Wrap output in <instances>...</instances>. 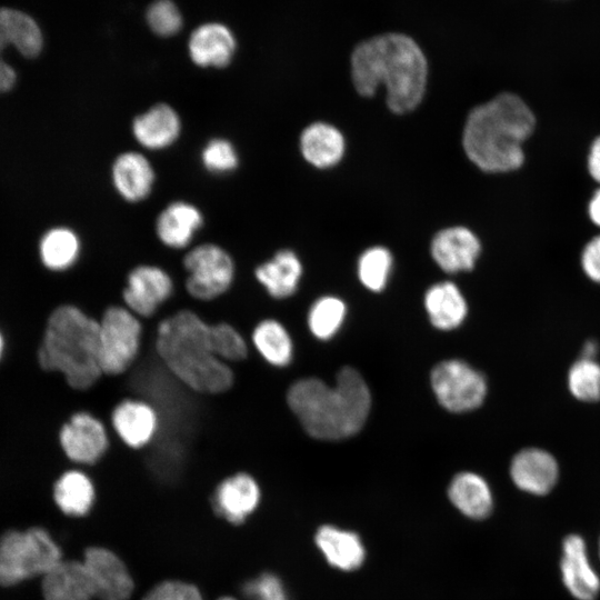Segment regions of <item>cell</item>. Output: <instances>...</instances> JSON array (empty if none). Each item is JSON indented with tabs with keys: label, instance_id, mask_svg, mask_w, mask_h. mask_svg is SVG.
Returning a JSON list of instances; mask_svg holds the SVG:
<instances>
[{
	"label": "cell",
	"instance_id": "6da1fadb",
	"mask_svg": "<svg viewBox=\"0 0 600 600\" xmlns=\"http://www.w3.org/2000/svg\"><path fill=\"white\" fill-rule=\"evenodd\" d=\"M351 79L357 92L372 97L387 89V104L394 113L412 111L422 100L428 62L419 44L400 32H386L358 43L351 53Z\"/></svg>",
	"mask_w": 600,
	"mask_h": 600
},
{
	"label": "cell",
	"instance_id": "7a4b0ae2",
	"mask_svg": "<svg viewBox=\"0 0 600 600\" xmlns=\"http://www.w3.org/2000/svg\"><path fill=\"white\" fill-rule=\"evenodd\" d=\"M286 403L310 437L338 440L361 429L371 396L361 374L344 367L338 372L334 387L317 378L293 381L286 390Z\"/></svg>",
	"mask_w": 600,
	"mask_h": 600
},
{
	"label": "cell",
	"instance_id": "3957f363",
	"mask_svg": "<svg viewBox=\"0 0 600 600\" xmlns=\"http://www.w3.org/2000/svg\"><path fill=\"white\" fill-rule=\"evenodd\" d=\"M154 350L162 364L190 390L217 394L229 390L233 370L220 360L210 343V324L188 308L158 318Z\"/></svg>",
	"mask_w": 600,
	"mask_h": 600
},
{
	"label": "cell",
	"instance_id": "277c9868",
	"mask_svg": "<svg viewBox=\"0 0 600 600\" xmlns=\"http://www.w3.org/2000/svg\"><path fill=\"white\" fill-rule=\"evenodd\" d=\"M536 127V117L517 94L500 93L469 113L462 147L471 162L486 172H508L524 162L523 142Z\"/></svg>",
	"mask_w": 600,
	"mask_h": 600
},
{
	"label": "cell",
	"instance_id": "5b68a950",
	"mask_svg": "<svg viewBox=\"0 0 600 600\" xmlns=\"http://www.w3.org/2000/svg\"><path fill=\"white\" fill-rule=\"evenodd\" d=\"M37 362L44 372L61 376L72 390H89L103 376L99 320L72 303L52 308L44 321Z\"/></svg>",
	"mask_w": 600,
	"mask_h": 600
},
{
	"label": "cell",
	"instance_id": "8992f818",
	"mask_svg": "<svg viewBox=\"0 0 600 600\" xmlns=\"http://www.w3.org/2000/svg\"><path fill=\"white\" fill-rule=\"evenodd\" d=\"M63 559V550L48 528L4 529L0 533V588L40 580Z\"/></svg>",
	"mask_w": 600,
	"mask_h": 600
},
{
	"label": "cell",
	"instance_id": "52a82bcc",
	"mask_svg": "<svg viewBox=\"0 0 600 600\" xmlns=\"http://www.w3.org/2000/svg\"><path fill=\"white\" fill-rule=\"evenodd\" d=\"M182 288L198 302L223 297L234 284L238 262L224 247L203 242L191 246L181 258Z\"/></svg>",
	"mask_w": 600,
	"mask_h": 600
},
{
	"label": "cell",
	"instance_id": "ba28073f",
	"mask_svg": "<svg viewBox=\"0 0 600 600\" xmlns=\"http://www.w3.org/2000/svg\"><path fill=\"white\" fill-rule=\"evenodd\" d=\"M142 320L123 304L108 307L99 319V362L104 376L127 373L140 356Z\"/></svg>",
	"mask_w": 600,
	"mask_h": 600
},
{
	"label": "cell",
	"instance_id": "9c48e42d",
	"mask_svg": "<svg viewBox=\"0 0 600 600\" xmlns=\"http://www.w3.org/2000/svg\"><path fill=\"white\" fill-rule=\"evenodd\" d=\"M176 292L172 273L161 263L140 261L127 272L121 291L122 304L141 320L151 319Z\"/></svg>",
	"mask_w": 600,
	"mask_h": 600
},
{
	"label": "cell",
	"instance_id": "30bf717a",
	"mask_svg": "<svg viewBox=\"0 0 600 600\" xmlns=\"http://www.w3.org/2000/svg\"><path fill=\"white\" fill-rule=\"evenodd\" d=\"M59 448L71 466H96L110 447L107 424L89 411L73 412L59 428Z\"/></svg>",
	"mask_w": 600,
	"mask_h": 600
},
{
	"label": "cell",
	"instance_id": "8fae6325",
	"mask_svg": "<svg viewBox=\"0 0 600 600\" xmlns=\"http://www.w3.org/2000/svg\"><path fill=\"white\" fill-rule=\"evenodd\" d=\"M431 386L439 403L452 412L478 408L487 394L486 378L457 359L442 361L433 368Z\"/></svg>",
	"mask_w": 600,
	"mask_h": 600
},
{
	"label": "cell",
	"instance_id": "7c38bea8",
	"mask_svg": "<svg viewBox=\"0 0 600 600\" xmlns=\"http://www.w3.org/2000/svg\"><path fill=\"white\" fill-rule=\"evenodd\" d=\"M263 490L258 479L247 471L222 478L209 496L211 512L233 527L244 524L261 507Z\"/></svg>",
	"mask_w": 600,
	"mask_h": 600
},
{
	"label": "cell",
	"instance_id": "4fadbf2b",
	"mask_svg": "<svg viewBox=\"0 0 600 600\" xmlns=\"http://www.w3.org/2000/svg\"><path fill=\"white\" fill-rule=\"evenodd\" d=\"M81 560L91 579L96 600H130L136 582L124 560L112 549L93 544L83 550Z\"/></svg>",
	"mask_w": 600,
	"mask_h": 600
},
{
	"label": "cell",
	"instance_id": "5bb4252c",
	"mask_svg": "<svg viewBox=\"0 0 600 600\" xmlns=\"http://www.w3.org/2000/svg\"><path fill=\"white\" fill-rule=\"evenodd\" d=\"M561 582L574 600H597L600 576L590 560L583 536L569 533L562 539L559 561Z\"/></svg>",
	"mask_w": 600,
	"mask_h": 600
},
{
	"label": "cell",
	"instance_id": "9a60e30c",
	"mask_svg": "<svg viewBox=\"0 0 600 600\" xmlns=\"http://www.w3.org/2000/svg\"><path fill=\"white\" fill-rule=\"evenodd\" d=\"M183 130L178 110L167 102H157L138 113L130 131L138 146L148 151H163L180 139Z\"/></svg>",
	"mask_w": 600,
	"mask_h": 600
},
{
	"label": "cell",
	"instance_id": "2e32d148",
	"mask_svg": "<svg viewBox=\"0 0 600 600\" xmlns=\"http://www.w3.org/2000/svg\"><path fill=\"white\" fill-rule=\"evenodd\" d=\"M108 429L127 447L139 450L147 447L159 429V414L146 400L124 398L111 411Z\"/></svg>",
	"mask_w": 600,
	"mask_h": 600
},
{
	"label": "cell",
	"instance_id": "e0dca14e",
	"mask_svg": "<svg viewBox=\"0 0 600 600\" xmlns=\"http://www.w3.org/2000/svg\"><path fill=\"white\" fill-rule=\"evenodd\" d=\"M50 491L53 506L67 518H86L97 507V484L83 468L70 466L62 470L54 477Z\"/></svg>",
	"mask_w": 600,
	"mask_h": 600
},
{
	"label": "cell",
	"instance_id": "ac0fdd59",
	"mask_svg": "<svg viewBox=\"0 0 600 600\" xmlns=\"http://www.w3.org/2000/svg\"><path fill=\"white\" fill-rule=\"evenodd\" d=\"M110 179L113 190L123 201L140 203L153 192L157 173L143 152L127 150L112 160Z\"/></svg>",
	"mask_w": 600,
	"mask_h": 600
},
{
	"label": "cell",
	"instance_id": "d6986e66",
	"mask_svg": "<svg viewBox=\"0 0 600 600\" xmlns=\"http://www.w3.org/2000/svg\"><path fill=\"white\" fill-rule=\"evenodd\" d=\"M204 226V214L194 203L173 200L164 206L154 220L158 241L170 250H188Z\"/></svg>",
	"mask_w": 600,
	"mask_h": 600
},
{
	"label": "cell",
	"instance_id": "ffe728a7",
	"mask_svg": "<svg viewBox=\"0 0 600 600\" xmlns=\"http://www.w3.org/2000/svg\"><path fill=\"white\" fill-rule=\"evenodd\" d=\"M313 541L327 564L338 571H356L366 561V544L361 536L351 529L324 523L316 529Z\"/></svg>",
	"mask_w": 600,
	"mask_h": 600
},
{
	"label": "cell",
	"instance_id": "44dd1931",
	"mask_svg": "<svg viewBox=\"0 0 600 600\" xmlns=\"http://www.w3.org/2000/svg\"><path fill=\"white\" fill-rule=\"evenodd\" d=\"M510 477L519 490L537 497L546 496L558 482L559 464L547 450L526 448L513 457Z\"/></svg>",
	"mask_w": 600,
	"mask_h": 600
},
{
	"label": "cell",
	"instance_id": "7402d4cb",
	"mask_svg": "<svg viewBox=\"0 0 600 600\" xmlns=\"http://www.w3.org/2000/svg\"><path fill=\"white\" fill-rule=\"evenodd\" d=\"M481 243L468 228L451 227L439 231L431 241V256L446 272L471 270L480 254Z\"/></svg>",
	"mask_w": 600,
	"mask_h": 600
},
{
	"label": "cell",
	"instance_id": "603a6c76",
	"mask_svg": "<svg viewBox=\"0 0 600 600\" xmlns=\"http://www.w3.org/2000/svg\"><path fill=\"white\" fill-rule=\"evenodd\" d=\"M301 274V261L289 249L277 251L271 258L258 263L252 269L254 281L273 300H284L293 296Z\"/></svg>",
	"mask_w": 600,
	"mask_h": 600
},
{
	"label": "cell",
	"instance_id": "cb8c5ba5",
	"mask_svg": "<svg viewBox=\"0 0 600 600\" xmlns=\"http://www.w3.org/2000/svg\"><path fill=\"white\" fill-rule=\"evenodd\" d=\"M42 600H96L83 561L64 558L40 580Z\"/></svg>",
	"mask_w": 600,
	"mask_h": 600
},
{
	"label": "cell",
	"instance_id": "d4e9b609",
	"mask_svg": "<svg viewBox=\"0 0 600 600\" xmlns=\"http://www.w3.org/2000/svg\"><path fill=\"white\" fill-rule=\"evenodd\" d=\"M237 41L233 33L221 23H206L190 36L188 52L191 61L201 68H224L234 57Z\"/></svg>",
	"mask_w": 600,
	"mask_h": 600
},
{
	"label": "cell",
	"instance_id": "484cf974",
	"mask_svg": "<svg viewBox=\"0 0 600 600\" xmlns=\"http://www.w3.org/2000/svg\"><path fill=\"white\" fill-rule=\"evenodd\" d=\"M452 506L466 518L484 520L493 511L494 499L487 480L476 472L456 474L448 487Z\"/></svg>",
	"mask_w": 600,
	"mask_h": 600
},
{
	"label": "cell",
	"instance_id": "4316f807",
	"mask_svg": "<svg viewBox=\"0 0 600 600\" xmlns=\"http://www.w3.org/2000/svg\"><path fill=\"white\" fill-rule=\"evenodd\" d=\"M250 344L270 367L284 369L293 360V340L283 322L276 318L259 321L250 337Z\"/></svg>",
	"mask_w": 600,
	"mask_h": 600
},
{
	"label": "cell",
	"instance_id": "83f0119b",
	"mask_svg": "<svg viewBox=\"0 0 600 600\" xmlns=\"http://www.w3.org/2000/svg\"><path fill=\"white\" fill-rule=\"evenodd\" d=\"M300 151L303 158L317 168L337 164L344 152V138L333 126L314 122L300 136Z\"/></svg>",
	"mask_w": 600,
	"mask_h": 600
},
{
	"label": "cell",
	"instance_id": "f1b7e54d",
	"mask_svg": "<svg viewBox=\"0 0 600 600\" xmlns=\"http://www.w3.org/2000/svg\"><path fill=\"white\" fill-rule=\"evenodd\" d=\"M424 306L431 323L441 330H451L464 320L468 307L459 288L449 281L430 287Z\"/></svg>",
	"mask_w": 600,
	"mask_h": 600
},
{
	"label": "cell",
	"instance_id": "f546056e",
	"mask_svg": "<svg viewBox=\"0 0 600 600\" xmlns=\"http://www.w3.org/2000/svg\"><path fill=\"white\" fill-rule=\"evenodd\" d=\"M81 252L78 234L66 227L48 231L40 243L42 263L51 271L62 272L73 267Z\"/></svg>",
	"mask_w": 600,
	"mask_h": 600
},
{
	"label": "cell",
	"instance_id": "4dcf8cb0",
	"mask_svg": "<svg viewBox=\"0 0 600 600\" xmlns=\"http://www.w3.org/2000/svg\"><path fill=\"white\" fill-rule=\"evenodd\" d=\"M12 46L24 57L33 58L42 49V34L36 21L27 13L0 8Z\"/></svg>",
	"mask_w": 600,
	"mask_h": 600
},
{
	"label": "cell",
	"instance_id": "1f68e13d",
	"mask_svg": "<svg viewBox=\"0 0 600 600\" xmlns=\"http://www.w3.org/2000/svg\"><path fill=\"white\" fill-rule=\"evenodd\" d=\"M209 336L213 353L223 362L233 364L249 357L250 342L232 324L223 321L210 324Z\"/></svg>",
	"mask_w": 600,
	"mask_h": 600
},
{
	"label": "cell",
	"instance_id": "d6a6232c",
	"mask_svg": "<svg viewBox=\"0 0 600 600\" xmlns=\"http://www.w3.org/2000/svg\"><path fill=\"white\" fill-rule=\"evenodd\" d=\"M346 316L344 302L336 297H322L310 308L308 327L321 340L330 339L341 327Z\"/></svg>",
	"mask_w": 600,
	"mask_h": 600
},
{
	"label": "cell",
	"instance_id": "836d02e7",
	"mask_svg": "<svg viewBox=\"0 0 600 600\" xmlns=\"http://www.w3.org/2000/svg\"><path fill=\"white\" fill-rule=\"evenodd\" d=\"M202 168L214 176L233 173L240 166V154L231 140L224 137L209 139L200 151Z\"/></svg>",
	"mask_w": 600,
	"mask_h": 600
},
{
	"label": "cell",
	"instance_id": "e575fe53",
	"mask_svg": "<svg viewBox=\"0 0 600 600\" xmlns=\"http://www.w3.org/2000/svg\"><path fill=\"white\" fill-rule=\"evenodd\" d=\"M571 394L583 402L600 400V364L594 359L580 358L568 372Z\"/></svg>",
	"mask_w": 600,
	"mask_h": 600
},
{
	"label": "cell",
	"instance_id": "d590c367",
	"mask_svg": "<svg viewBox=\"0 0 600 600\" xmlns=\"http://www.w3.org/2000/svg\"><path fill=\"white\" fill-rule=\"evenodd\" d=\"M392 257L383 247L366 250L358 262V276L361 283L371 291H381L387 283Z\"/></svg>",
	"mask_w": 600,
	"mask_h": 600
},
{
	"label": "cell",
	"instance_id": "8d00e7d4",
	"mask_svg": "<svg viewBox=\"0 0 600 600\" xmlns=\"http://www.w3.org/2000/svg\"><path fill=\"white\" fill-rule=\"evenodd\" d=\"M147 22L156 34L171 37L180 31L183 20L174 2L157 0L147 10Z\"/></svg>",
	"mask_w": 600,
	"mask_h": 600
},
{
	"label": "cell",
	"instance_id": "74e56055",
	"mask_svg": "<svg viewBox=\"0 0 600 600\" xmlns=\"http://www.w3.org/2000/svg\"><path fill=\"white\" fill-rule=\"evenodd\" d=\"M242 593L247 600H290L284 582L272 571H263L246 580Z\"/></svg>",
	"mask_w": 600,
	"mask_h": 600
},
{
	"label": "cell",
	"instance_id": "f35d334b",
	"mask_svg": "<svg viewBox=\"0 0 600 600\" xmlns=\"http://www.w3.org/2000/svg\"><path fill=\"white\" fill-rule=\"evenodd\" d=\"M140 600H206L198 586L182 579H164L153 584Z\"/></svg>",
	"mask_w": 600,
	"mask_h": 600
},
{
	"label": "cell",
	"instance_id": "ab89813d",
	"mask_svg": "<svg viewBox=\"0 0 600 600\" xmlns=\"http://www.w3.org/2000/svg\"><path fill=\"white\" fill-rule=\"evenodd\" d=\"M581 267L590 280L600 283V234L593 237L584 246L581 253Z\"/></svg>",
	"mask_w": 600,
	"mask_h": 600
},
{
	"label": "cell",
	"instance_id": "60d3db41",
	"mask_svg": "<svg viewBox=\"0 0 600 600\" xmlns=\"http://www.w3.org/2000/svg\"><path fill=\"white\" fill-rule=\"evenodd\" d=\"M8 46H12V41L0 12V92L9 90L16 81L14 70L3 58V51Z\"/></svg>",
	"mask_w": 600,
	"mask_h": 600
},
{
	"label": "cell",
	"instance_id": "b9f144b4",
	"mask_svg": "<svg viewBox=\"0 0 600 600\" xmlns=\"http://www.w3.org/2000/svg\"><path fill=\"white\" fill-rule=\"evenodd\" d=\"M587 167L591 178L600 183V136L590 146Z\"/></svg>",
	"mask_w": 600,
	"mask_h": 600
},
{
	"label": "cell",
	"instance_id": "7bdbcfd3",
	"mask_svg": "<svg viewBox=\"0 0 600 600\" xmlns=\"http://www.w3.org/2000/svg\"><path fill=\"white\" fill-rule=\"evenodd\" d=\"M588 214L592 223L600 228V188L593 192L589 200Z\"/></svg>",
	"mask_w": 600,
	"mask_h": 600
},
{
	"label": "cell",
	"instance_id": "ee69618b",
	"mask_svg": "<svg viewBox=\"0 0 600 600\" xmlns=\"http://www.w3.org/2000/svg\"><path fill=\"white\" fill-rule=\"evenodd\" d=\"M597 351H598V346L596 341L590 340L586 342L583 346L582 358L594 359Z\"/></svg>",
	"mask_w": 600,
	"mask_h": 600
},
{
	"label": "cell",
	"instance_id": "f6af8a7d",
	"mask_svg": "<svg viewBox=\"0 0 600 600\" xmlns=\"http://www.w3.org/2000/svg\"><path fill=\"white\" fill-rule=\"evenodd\" d=\"M4 348H6L4 337H3L2 332L0 331V360H1L2 356H3Z\"/></svg>",
	"mask_w": 600,
	"mask_h": 600
},
{
	"label": "cell",
	"instance_id": "bcb514c9",
	"mask_svg": "<svg viewBox=\"0 0 600 600\" xmlns=\"http://www.w3.org/2000/svg\"><path fill=\"white\" fill-rule=\"evenodd\" d=\"M216 600H242V599L236 596H231V594H223V596L218 597Z\"/></svg>",
	"mask_w": 600,
	"mask_h": 600
},
{
	"label": "cell",
	"instance_id": "7dc6e473",
	"mask_svg": "<svg viewBox=\"0 0 600 600\" xmlns=\"http://www.w3.org/2000/svg\"><path fill=\"white\" fill-rule=\"evenodd\" d=\"M598 556L600 558V537H599V541H598Z\"/></svg>",
	"mask_w": 600,
	"mask_h": 600
}]
</instances>
